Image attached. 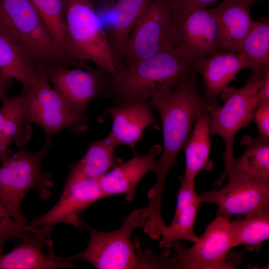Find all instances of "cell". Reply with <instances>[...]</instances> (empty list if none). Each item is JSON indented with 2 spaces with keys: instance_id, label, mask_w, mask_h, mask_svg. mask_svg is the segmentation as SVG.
Listing matches in <instances>:
<instances>
[{
  "instance_id": "31",
  "label": "cell",
  "mask_w": 269,
  "mask_h": 269,
  "mask_svg": "<svg viewBox=\"0 0 269 269\" xmlns=\"http://www.w3.org/2000/svg\"><path fill=\"white\" fill-rule=\"evenodd\" d=\"M254 119L258 128V134L269 138V101L257 107Z\"/></svg>"
},
{
  "instance_id": "33",
  "label": "cell",
  "mask_w": 269,
  "mask_h": 269,
  "mask_svg": "<svg viewBox=\"0 0 269 269\" xmlns=\"http://www.w3.org/2000/svg\"><path fill=\"white\" fill-rule=\"evenodd\" d=\"M257 97L258 106L269 101V70L265 74L263 82L258 91Z\"/></svg>"
},
{
  "instance_id": "26",
  "label": "cell",
  "mask_w": 269,
  "mask_h": 269,
  "mask_svg": "<svg viewBox=\"0 0 269 269\" xmlns=\"http://www.w3.org/2000/svg\"><path fill=\"white\" fill-rule=\"evenodd\" d=\"M233 247L244 245L249 251L260 252L269 238V204L242 219L230 220Z\"/></svg>"
},
{
  "instance_id": "19",
  "label": "cell",
  "mask_w": 269,
  "mask_h": 269,
  "mask_svg": "<svg viewBox=\"0 0 269 269\" xmlns=\"http://www.w3.org/2000/svg\"><path fill=\"white\" fill-rule=\"evenodd\" d=\"M154 0H114L102 25L118 70L122 67L124 50L132 31L143 12Z\"/></svg>"
},
{
  "instance_id": "29",
  "label": "cell",
  "mask_w": 269,
  "mask_h": 269,
  "mask_svg": "<svg viewBox=\"0 0 269 269\" xmlns=\"http://www.w3.org/2000/svg\"><path fill=\"white\" fill-rule=\"evenodd\" d=\"M31 0L51 38L64 51L66 27L64 0Z\"/></svg>"
},
{
  "instance_id": "20",
  "label": "cell",
  "mask_w": 269,
  "mask_h": 269,
  "mask_svg": "<svg viewBox=\"0 0 269 269\" xmlns=\"http://www.w3.org/2000/svg\"><path fill=\"white\" fill-rule=\"evenodd\" d=\"M177 200L171 223L161 231L159 242L160 248L170 249L172 244L181 240L195 242L198 237L194 226L201 203L195 187V181L181 178L177 194Z\"/></svg>"
},
{
  "instance_id": "24",
  "label": "cell",
  "mask_w": 269,
  "mask_h": 269,
  "mask_svg": "<svg viewBox=\"0 0 269 269\" xmlns=\"http://www.w3.org/2000/svg\"><path fill=\"white\" fill-rule=\"evenodd\" d=\"M245 150L231 164L228 178L253 179L269 183V138L245 134L240 141Z\"/></svg>"
},
{
  "instance_id": "17",
  "label": "cell",
  "mask_w": 269,
  "mask_h": 269,
  "mask_svg": "<svg viewBox=\"0 0 269 269\" xmlns=\"http://www.w3.org/2000/svg\"><path fill=\"white\" fill-rule=\"evenodd\" d=\"M148 101L130 105H113L102 115H110L113 124L107 136L117 146L125 145L136 154L135 147L149 126L160 128Z\"/></svg>"
},
{
  "instance_id": "11",
  "label": "cell",
  "mask_w": 269,
  "mask_h": 269,
  "mask_svg": "<svg viewBox=\"0 0 269 269\" xmlns=\"http://www.w3.org/2000/svg\"><path fill=\"white\" fill-rule=\"evenodd\" d=\"M193 243L190 248L181 241L172 244L175 269H231L227 261L234 248L230 220L217 215Z\"/></svg>"
},
{
  "instance_id": "25",
  "label": "cell",
  "mask_w": 269,
  "mask_h": 269,
  "mask_svg": "<svg viewBox=\"0 0 269 269\" xmlns=\"http://www.w3.org/2000/svg\"><path fill=\"white\" fill-rule=\"evenodd\" d=\"M210 116L208 109L196 119L185 144V170L182 179L195 181L201 170L210 171L213 163L209 160L211 151Z\"/></svg>"
},
{
  "instance_id": "8",
  "label": "cell",
  "mask_w": 269,
  "mask_h": 269,
  "mask_svg": "<svg viewBox=\"0 0 269 269\" xmlns=\"http://www.w3.org/2000/svg\"><path fill=\"white\" fill-rule=\"evenodd\" d=\"M172 11L171 35L179 53L194 62L221 51L220 28L214 8L190 5Z\"/></svg>"
},
{
  "instance_id": "7",
  "label": "cell",
  "mask_w": 269,
  "mask_h": 269,
  "mask_svg": "<svg viewBox=\"0 0 269 269\" xmlns=\"http://www.w3.org/2000/svg\"><path fill=\"white\" fill-rule=\"evenodd\" d=\"M264 78L256 80L249 77L239 90L228 87L220 95L224 102L223 105L221 107L219 103L208 108L210 134L220 136L225 142V149L222 154L225 168L215 182L214 188L220 187L228 178L229 170L234 158L235 137L239 130L248 126L254 119L258 106L257 94Z\"/></svg>"
},
{
  "instance_id": "5",
  "label": "cell",
  "mask_w": 269,
  "mask_h": 269,
  "mask_svg": "<svg viewBox=\"0 0 269 269\" xmlns=\"http://www.w3.org/2000/svg\"><path fill=\"white\" fill-rule=\"evenodd\" d=\"M0 26L42 68L72 64L51 38L31 0H0Z\"/></svg>"
},
{
  "instance_id": "22",
  "label": "cell",
  "mask_w": 269,
  "mask_h": 269,
  "mask_svg": "<svg viewBox=\"0 0 269 269\" xmlns=\"http://www.w3.org/2000/svg\"><path fill=\"white\" fill-rule=\"evenodd\" d=\"M0 108V161L9 156V146L14 142L17 147H25L32 136V128L26 115L24 97L21 93L2 101Z\"/></svg>"
},
{
  "instance_id": "12",
  "label": "cell",
  "mask_w": 269,
  "mask_h": 269,
  "mask_svg": "<svg viewBox=\"0 0 269 269\" xmlns=\"http://www.w3.org/2000/svg\"><path fill=\"white\" fill-rule=\"evenodd\" d=\"M43 70L67 106L78 116L85 117V110L92 101L107 96L110 76L98 67L84 70L58 65Z\"/></svg>"
},
{
  "instance_id": "16",
  "label": "cell",
  "mask_w": 269,
  "mask_h": 269,
  "mask_svg": "<svg viewBox=\"0 0 269 269\" xmlns=\"http://www.w3.org/2000/svg\"><path fill=\"white\" fill-rule=\"evenodd\" d=\"M193 66L202 77L203 96L209 107L219 103L218 97L240 71L249 69L250 64L242 53L219 51L194 61Z\"/></svg>"
},
{
  "instance_id": "15",
  "label": "cell",
  "mask_w": 269,
  "mask_h": 269,
  "mask_svg": "<svg viewBox=\"0 0 269 269\" xmlns=\"http://www.w3.org/2000/svg\"><path fill=\"white\" fill-rule=\"evenodd\" d=\"M54 226L44 225L31 234L24 231L20 242L10 252L0 256V269H55L71 268L70 262L56 261L51 256L52 249L46 253L45 247L53 242L50 239Z\"/></svg>"
},
{
  "instance_id": "6",
  "label": "cell",
  "mask_w": 269,
  "mask_h": 269,
  "mask_svg": "<svg viewBox=\"0 0 269 269\" xmlns=\"http://www.w3.org/2000/svg\"><path fill=\"white\" fill-rule=\"evenodd\" d=\"M47 139L42 148L31 152L25 147L9 155L0 166V203L15 221L26 224L28 220L20 210L21 202L27 192L36 188L41 199L51 197L53 182L49 172H42V161L50 147Z\"/></svg>"
},
{
  "instance_id": "23",
  "label": "cell",
  "mask_w": 269,
  "mask_h": 269,
  "mask_svg": "<svg viewBox=\"0 0 269 269\" xmlns=\"http://www.w3.org/2000/svg\"><path fill=\"white\" fill-rule=\"evenodd\" d=\"M41 69L0 26V74L18 81L23 86L22 92L26 93L34 87Z\"/></svg>"
},
{
  "instance_id": "32",
  "label": "cell",
  "mask_w": 269,
  "mask_h": 269,
  "mask_svg": "<svg viewBox=\"0 0 269 269\" xmlns=\"http://www.w3.org/2000/svg\"><path fill=\"white\" fill-rule=\"evenodd\" d=\"M217 0H168L172 10H175L185 6L197 5L207 6Z\"/></svg>"
},
{
  "instance_id": "4",
  "label": "cell",
  "mask_w": 269,
  "mask_h": 269,
  "mask_svg": "<svg viewBox=\"0 0 269 269\" xmlns=\"http://www.w3.org/2000/svg\"><path fill=\"white\" fill-rule=\"evenodd\" d=\"M65 36L64 52L72 64L89 61L108 73H118L106 32L93 0H64Z\"/></svg>"
},
{
  "instance_id": "13",
  "label": "cell",
  "mask_w": 269,
  "mask_h": 269,
  "mask_svg": "<svg viewBox=\"0 0 269 269\" xmlns=\"http://www.w3.org/2000/svg\"><path fill=\"white\" fill-rule=\"evenodd\" d=\"M103 198L98 179L86 175L76 162L70 168L58 202L46 213L33 219L30 225L54 226L62 223L80 228L83 212Z\"/></svg>"
},
{
  "instance_id": "27",
  "label": "cell",
  "mask_w": 269,
  "mask_h": 269,
  "mask_svg": "<svg viewBox=\"0 0 269 269\" xmlns=\"http://www.w3.org/2000/svg\"><path fill=\"white\" fill-rule=\"evenodd\" d=\"M238 53L245 55L250 64L249 77L262 79L269 70V19L262 17L244 38Z\"/></svg>"
},
{
  "instance_id": "18",
  "label": "cell",
  "mask_w": 269,
  "mask_h": 269,
  "mask_svg": "<svg viewBox=\"0 0 269 269\" xmlns=\"http://www.w3.org/2000/svg\"><path fill=\"white\" fill-rule=\"evenodd\" d=\"M161 151V145L154 144L146 154L135 155L100 177L98 181L103 197L123 194L127 200H132L140 181L148 172L155 171L156 158Z\"/></svg>"
},
{
  "instance_id": "3",
  "label": "cell",
  "mask_w": 269,
  "mask_h": 269,
  "mask_svg": "<svg viewBox=\"0 0 269 269\" xmlns=\"http://www.w3.org/2000/svg\"><path fill=\"white\" fill-rule=\"evenodd\" d=\"M144 211V207L134 210L123 219L119 229L110 232L94 229L82 218V225L90 234L86 249L67 257L58 256L53 252L52 257L60 262L84 261L98 269H146L145 255L140 251L138 240L134 243L131 241L133 231L146 224Z\"/></svg>"
},
{
  "instance_id": "34",
  "label": "cell",
  "mask_w": 269,
  "mask_h": 269,
  "mask_svg": "<svg viewBox=\"0 0 269 269\" xmlns=\"http://www.w3.org/2000/svg\"><path fill=\"white\" fill-rule=\"evenodd\" d=\"M13 83V79L3 74H0V100L3 101L8 97L6 92Z\"/></svg>"
},
{
  "instance_id": "9",
  "label": "cell",
  "mask_w": 269,
  "mask_h": 269,
  "mask_svg": "<svg viewBox=\"0 0 269 269\" xmlns=\"http://www.w3.org/2000/svg\"><path fill=\"white\" fill-rule=\"evenodd\" d=\"M172 17L168 0H155L146 8L129 38L121 69L159 53L175 49L171 31Z\"/></svg>"
},
{
  "instance_id": "1",
  "label": "cell",
  "mask_w": 269,
  "mask_h": 269,
  "mask_svg": "<svg viewBox=\"0 0 269 269\" xmlns=\"http://www.w3.org/2000/svg\"><path fill=\"white\" fill-rule=\"evenodd\" d=\"M159 114L163 136L160 156L157 159L156 180L147 192L154 200L162 198L166 177L175 163L198 116L208 109L201 94L197 73L194 71L175 87L160 92L148 100Z\"/></svg>"
},
{
  "instance_id": "14",
  "label": "cell",
  "mask_w": 269,
  "mask_h": 269,
  "mask_svg": "<svg viewBox=\"0 0 269 269\" xmlns=\"http://www.w3.org/2000/svg\"><path fill=\"white\" fill-rule=\"evenodd\" d=\"M228 182L199 195L201 203L215 204L217 215L230 220L234 215H248L269 204V183L229 177Z\"/></svg>"
},
{
  "instance_id": "28",
  "label": "cell",
  "mask_w": 269,
  "mask_h": 269,
  "mask_svg": "<svg viewBox=\"0 0 269 269\" xmlns=\"http://www.w3.org/2000/svg\"><path fill=\"white\" fill-rule=\"evenodd\" d=\"M116 147L107 136L90 143L86 153L77 163L86 175L98 179L110 170L124 162L116 156L115 149Z\"/></svg>"
},
{
  "instance_id": "21",
  "label": "cell",
  "mask_w": 269,
  "mask_h": 269,
  "mask_svg": "<svg viewBox=\"0 0 269 269\" xmlns=\"http://www.w3.org/2000/svg\"><path fill=\"white\" fill-rule=\"evenodd\" d=\"M260 0H222L214 9L220 32L221 51L238 53L242 41L254 26L250 14Z\"/></svg>"
},
{
  "instance_id": "10",
  "label": "cell",
  "mask_w": 269,
  "mask_h": 269,
  "mask_svg": "<svg viewBox=\"0 0 269 269\" xmlns=\"http://www.w3.org/2000/svg\"><path fill=\"white\" fill-rule=\"evenodd\" d=\"M22 93L28 122L42 128L46 139L65 129L77 132L86 130L87 118L77 115L69 109L49 84L42 68L34 87Z\"/></svg>"
},
{
  "instance_id": "30",
  "label": "cell",
  "mask_w": 269,
  "mask_h": 269,
  "mask_svg": "<svg viewBox=\"0 0 269 269\" xmlns=\"http://www.w3.org/2000/svg\"><path fill=\"white\" fill-rule=\"evenodd\" d=\"M38 228L21 224L9 215L4 207L0 203V256L3 254V248L10 238H19L25 230L35 232Z\"/></svg>"
},
{
  "instance_id": "2",
  "label": "cell",
  "mask_w": 269,
  "mask_h": 269,
  "mask_svg": "<svg viewBox=\"0 0 269 269\" xmlns=\"http://www.w3.org/2000/svg\"><path fill=\"white\" fill-rule=\"evenodd\" d=\"M194 71L193 62L175 49L165 51L124 67L115 77H110L107 96L113 99V105L148 101L175 87Z\"/></svg>"
}]
</instances>
